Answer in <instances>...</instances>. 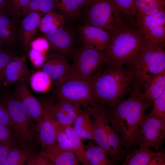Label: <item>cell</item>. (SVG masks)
<instances>
[{
  "instance_id": "6da1fadb",
  "label": "cell",
  "mask_w": 165,
  "mask_h": 165,
  "mask_svg": "<svg viewBox=\"0 0 165 165\" xmlns=\"http://www.w3.org/2000/svg\"><path fill=\"white\" fill-rule=\"evenodd\" d=\"M130 93L108 112L112 127L119 135L126 154L139 145L140 122L152 104L144 98L140 91L133 89Z\"/></svg>"
},
{
  "instance_id": "7a4b0ae2",
  "label": "cell",
  "mask_w": 165,
  "mask_h": 165,
  "mask_svg": "<svg viewBox=\"0 0 165 165\" xmlns=\"http://www.w3.org/2000/svg\"><path fill=\"white\" fill-rule=\"evenodd\" d=\"M102 68L94 78V108H104L106 105L111 108L130 93L134 80L131 72L123 66L106 64L103 71Z\"/></svg>"
},
{
  "instance_id": "3957f363",
  "label": "cell",
  "mask_w": 165,
  "mask_h": 165,
  "mask_svg": "<svg viewBox=\"0 0 165 165\" xmlns=\"http://www.w3.org/2000/svg\"><path fill=\"white\" fill-rule=\"evenodd\" d=\"M146 41L135 24L129 25L125 24L118 33L112 35L110 45L105 52L106 64L127 65L140 52Z\"/></svg>"
},
{
  "instance_id": "277c9868",
  "label": "cell",
  "mask_w": 165,
  "mask_h": 165,
  "mask_svg": "<svg viewBox=\"0 0 165 165\" xmlns=\"http://www.w3.org/2000/svg\"><path fill=\"white\" fill-rule=\"evenodd\" d=\"M165 44L146 41L140 52L127 65L133 75L134 89L141 91L148 79L165 70Z\"/></svg>"
},
{
  "instance_id": "5b68a950",
  "label": "cell",
  "mask_w": 165,
  "mask_h": 165,
  "mask_svg": "<svg viewBox=\"0 0 165 165\" xmlns=\"http://www.w3.org/2000/svg\"><path fill=\"white\" fill-rule=\"evenodd\" d=\"M85 24L101 28L112 35L125 23V16L111 0H92L86 11Z\"/></svg>"
},
{
  "instance_id": "8992f818",
  "label": "cell",
  "mask_w": 165,
  "mask_h": 165,
  "mask_svg": "<svg viewBox=\"0 0 165 165\" xmlns=\"http://www.w3.org/2000/svg\"><path fill=\"white\" fill-rule=\"evenodd\" d=\"M106 64L105 52L84 45L75 53L70 78L93 79Z\"/></svg>"
},
{
  "instance_id": "52a82bcc",
  "label": "cell",
  "mask_w": 165,
  "mask_h": 165,
  "mask_svg": "<svg viewBox=\"0 0 165 165\" xmlns=\"http://www.w3.org/2000/svg\"><path fill=\"white\" fill-rule=\"evenodd\" d=\"M57 83L55 92L59 101L77 104L84 108L94 107V79L70 78Z\"/></svg>"
},
{
  "instance_id": "ba28073f",
  "label": "cell",
  "mask_w": 165,
  "mask_h": 165,
  "mask_svg": "<svg viewBox=\"0 0 165 165\" xmlns=\"http://www.w3.org/2000/svg\"><path fill=\"white\" fill-rule=\"evenodd\" d=\"M5 103L13 122V130L16 138L21 143H29L33 134L30 127L31 119L25 108L16 96L7 98Z\"/></svg>"
},
{
  "instance_id": "9c48e42d",
  "label": "cell",
  "mask_w": 165,
  "mask_h": 165,
  "mask_svg": "<svg viewBox=\"0 0 165 165\" xmlns=\"http://www.w3.org/2000/svg\"><path fill=\"white\" fill-rule=\"evenodd\" d=\"M139 148L163 149L165 138V121L144 114L140 122Z\"/></svg>"
},
{
  "instance_id": "30bf717a",
  "label": "cell",
  "mask_w": 165,
  "mask_h": 165,
  "mask_svg": "<svg viewBox=\"0 0 165 165\" xmlns=\"http://www.w3.org/2000/svg\"><path fill=\"white\" fill-rule=\"evenodd\" d=\"M135 17L136 27L145 40L165 43V9Z\"/></svg>"
},
{
  "instance_id": "8fae6325",
  "label": "cell",
  "mask_w": 165,
  "mask_h": 165,
  "mask_svg": "<svg viewBox=\"0 0 165 165\" xmlns=\"http://www.w3.org/2000/svg\"><path fill=\"white\" fill-rule=\"evenodd\" d=\"M78 31L84 45L104 52L108 49L112 35L105 30L85 24L79 26Z\"/></svg>"
},
{
  "instance_id": "7c38bea8",
  "label": "cell",
  "mask_w": 165,
  "mask_h": 165,
  "mask_svg": "<svg viewBox=\"0 0 165 165\" xmlns=\"http://www.w3.org/2000/svg\"><path fill=\"white\" fill-rule=\"evenodd\" d=\"M47 114L65 126H71L82 110L78 104L64 101H59L56 104L42 103Z\"/></svg>"
},
{
  "instance_id": "4fadbf2b",
  "label": "cell",
  "mask_w": 165,
  "mask_h": 165,
  "mask_svg": "<svg viewBox=\"0 0 165 165\" xmlns=\"http://www.w3.org/2000/svg\"><path fill=\"white\" fill-rule=\"evenodd\" d=\"M86 108L94 124V141L106 151L109 157L110 149L108 139L111 127L109 125L108 112L104 108H96L89 106Z\"/></svg>"
},
{
  "instance_id": "5bb4252c",
  "label": "cell",
  "mask_w": 165,
  "mask_h": 165,
  "mask_svg": "<svg viewBox=\"0 0 165 165\" xmlns=\"http://www.w3.org/2000/svg\"><path fill=\"white\" fill-rule=\"evenodd\" d=\"M42 71L57 83L69 79L71 75V66L65 57L58 53L50 55L42 66Z\"/></svg>"
},
{
  "instance_id": "9a60e30c",
  "label": "cell",
  "mask_w": 165,
  "mask_h": 165,
  "mask_svg": "<svg viewBox=\"0 0 165 165\" xmlns=\"http://www.w3.org/2000/svg\"><path fill=\"white\" fill-rule=\"evenodd\" d=\"M20 81L16 89V96L26 109L30 119L40 124L42 117V105L32 95L27 83V80Z\"/></svg>"
},
{
  "instance_id": "2e32d148",
  "label": "cell",
  "mask_w": 165,
  "mask_h": 165,
  "mask_svg": "<svg viewBox=\"0 0 165 165\" xmlns=\"http://www.w3.org/2000/svg\"><path fill=\"white\" fill-rule=\"evenodd\" d=\"M46 36L53 49L65 57L73 52L74 40L73 36L63 27L46 34Z\"/></svg>"
},
{
  "instance_id": "e0dca14e",
  "label": "cell",
  "mask_w": 165,
  "mask_h": 165,
  "mask_svg": "<svg viewBox=\"0 0 165 165\" xmlns=\"http://www.w3.org/2000/svg\"><path fill=\"white\" fill-rule=\"evenodd\" d=\"M29 73L25 56L14 57L6 68L3 84L7 86L18 81L28 79Z\"/></svg>"
},
{
  "instance_id": "ac0fdd59",
  "label": "cell",
  "mask_w": 165,
  "mask_h": 165,
  "mask_svg": "<svg viewBox=\"0 0 165 165\" xmlns=\"http://www.w3.org/2000/svg\"><path fill=\"white\" fill-rule=\"evenodd\" d=\"M20 22L19 36L25 50H27L34 39L41 16L35 12H31L25 16Z\"/></svg>"
},
{
  "instance_id": "d6986e66",
  "label": "cell",
  "mask_w": 165,
  "mask_h": 165,
  "mask_svg": "<svg viewBox=\"0 0 165 165\" xmlns=\"http://www.w3.org/2000/svg\"><path fill=\"white\" fill-rule=\"evenodd\" d=\"M42 120L37 127L38 141L43 150L48 146L56 144L57 141L55 125L42 106Z\"/></svg>"
},
{
  "instance_id": "ffe728a7",
  "label": "cell",
  "mask_w": 165,
  "mask_h": 165,
  "mask_svg": "<svg viewBox=\"0 0 165 165\" xmlns=\"http://www.w3.org/2000/svg\"><path fill=\"white\" fill-rule=\"evenodd\" d=\"M19 38V27L4 12H0V44L2 46L13 44Z\"/></svg>"
},
{
  "instance_id": "44dd1931",
  "label": "cell",
  "mask_w": 165,
  "mask_h": 165,
  "mask_svg": "<svg viewBox=\"0 0 165 165\" xmlns=\"http://www.w3.org/2000/svg\"><path fill=\"white\" fill-rule=\"evenodd\" d=\"M43 150L47 154L52 165H79L73 151L64 149L57 143L45 148Z\"/></svg>"
},
{
  "instance_id": "7402d4cb",
  "label": "cell",
  "mask_w": 165,
  "mask_h": 165,
  "mask_svg": "<svg viewBox=\"0 0 165 165\" xmlns=\"http://www.w3.org/2000/svg\"><path fill=\"white\" fill-rule=\"evenodd\" d=\"M143 86V97L147 101L153 103L165 90V70L150 77Z\"/></svg>"
},
{
  "instance_id": "603a6c76",
  "label": "cell",
  "mask_w": 165,
  "mask_h": 165,
  "mask_svg": "<svg viewBox=\"0 0 165 165\" xmlns=\"http://www.w3.org/2000/svg\"><path fill=\"white\" fill-rule=\"evenodd\" d=\"M84 108L75 119L73 128L82 139L94 140V124L86 107Z\"/></svg>"
},
{
  "instance_id": "cb8c5ba5",
  "label": "cell",
  "mask_w": 165,
  "mask_h": 165,
  "mask_svg": "<svg viewBox=\"0 0 165 165\" xmlns=\"http://www.w3.org/2000/svg\"><path fill=\"white\" fill-rule=\"evenodd\" d=\"M86 156L90 165H112L116 164L110 159L106 151L98 145L90 141L86 147Z\"/></svg>"
},
{
  "instance_id": "d4e9b609",
  "label": "cell",
  "mask_w": 165,
  "mask_h": 165,
  "mask_svg": "<svg viewBox=\"0 0 165 165\" xmlns=\"http://www.w3.org/2000/svg\"><path fill=\"white\" fill-rule=\"evenodd\" d=\"M155 152L148 147L139 148L126 154L123 165H148Z\"/></svg>"
},
{
  "instance_id": "484cf974",
  "label": "cell",
  "mask_w": 165,
  "mask_h": 165,
  "mask_svg": "<svg viewBox=\"0 0 165 165\" xmlns=\"http://www.w3.org/2000/svg\"><path fill=\"white\" fill-rule=\"evenodd\" d=\"M165 0H134V17L157 13L165 9Z\"/></svg>"
},
{
  "instance_id": "4316f807",
  "label": "cell",
  "mask_w": 165,
  "mask_h": 165,
  "mask_svg": "<svg viewBox=\"0 0 165 165\" xmlns=\"http://www.w3.org/2000/svg\"><path fill=\"white\" fill-rule=\"evenodd\" d=\"M67 135L72 144L73 151L75 152L79 163L84 165H90L86 156V147L82 139L74 132L73 127L70 126H65Z\"/></svg>"
},
{
  "instance_id": "83f0119b",
  "label": "cell",
  "mask_w": 165,
  "mask_h": 165,
  "mask_svg": "<svg viewBox=\"0 0 165 165\" xmlns=\"http://www.w3.org/2000/svg\"><path fill=\"white\" fill-rule=\"evenodd\" d=\"M63 22L62 16L54 10L46 13L41 18L38 28L46 34L63 27Z\"/></svg>"
},
{
  "instance_id": "f1b7e54d",
  "label": "cell",
  "mask_w": 165,
  "mask_h": 165,
  "mask_svg": "<svg viewBox=\"0 0 165 165\" xmlns=\"http://www.w3.org/2000/svg\"><path fill=\"white\" fill-rule=\"evenodd\" d=\"M54 0H31L27 6L23 10L22 16L31 12H35L41 16L55 10Z\"/></svg>"
},
{
  "instance_id": "f546056e",
  "label": "cell",
  "mask_w": 165,
  "mask_h": 165,
  "mask_svg": "<svg viewBox=\"0 0 165 165\" xmlns=\"http://www.w3.org/2000/svg\"><path fill=\"white\" fill-rule=\"evenodd\" d=\"M32 155L28 148L21 149L16 147H11L4 165H24Z\"/></svg>"
},
{
  "instance_id": "4dcf8cb0",
  "label": "cell",
  "mask_w": 165,
  "mask_h": 165,
  "mask_svg": "<svg viewBox=\"0 0 165 165\" xmlns=\"http://www.w3.org/2000/svg\"><path fill=\"white\" fill-rule=\"evenodd\" d=\"M31 0H5L4 13L16 22L22 16L23 10Z\"/></svg>"
},
{
  "instance_id": "1f68e13d",
  "label": "cell",
  "mask_w": 165,
  "mask_h": 165,
  "mask_svg": "<svg viewBox=\"0 0 165 165\" xmlns=\"http://www.w3.org/2000/svg\"><path fill=\"white\" fill-rule=\"evenodd\" d=\"M56 9L70 18L78 17L81 9L75 0H54Z\"/></svg>"
},
{
  "instance_id": "d6a6232c",
  "label": "cell",
  "mask_w": 165,
  "mask_h": 165,
  "mask_svg": "<svg viewBox=\"0 0 165 165\" xmlns=\"http://www.w3.org/2000/svg\"><path fill=\"white\" fill-rule=\"evenodd\" d=\"M31 86L35 91L42 92L46 91L49 87L51 79L42 71L34 73L30 79Z\"/></svg>"
},
{
  "instance_id": "836d02e7",
  "label": "cell",
  "mask_w": 165,
  "mask_h": 165,
  "mask_svg": "<svg viewBox=\"0 0 165 165\" xmlns=\"http://www.w3.org/2000/svg\"><path fill=\"white\" fill-rule=\"evenodd\" d=\"M50 118L56 129V139L58 145L64 149L73 151L70 141L66 134L64 125Z\"/></svg>"
},
{
  "instance_id": "e575fe53",
  "label": "cell",
  "mask_w": 165,
  "mask_h": 165,
  "mask_svg": "<svg viewBox=\"0 0 165 165\" xmlns=\"http://www.w3.org/2000/svg\"><path fill=\"white\" fill-rule=\"evenodd\" d=\"M147 115L165 121V90L153 102Z\"/></svg>"
},
{
  "instance_id": "d590c367",
  "label": "cell",
  "mask_w": 165,
  "mask_h": 165,
  "mask_svg": "<svg viewBox=\"0 0 165 165\" xmlns=\"http://www.w3.org/2000/svg\"><path fill=\"white\" fill-rule=\"evenodd\" d=\"M122 11L126 18H134V0H111Z\"/></svg>"
},
{
  "instance_id": "8d00e7d4",
  "label": "cell",
  "mask_w": 165,
  "mask_h": 165,
  "mask_svg": "<svg viewBox=\"0 0 165 165\" xmlns=\"http://www.w3.org/2000/svg\"><path fill=\"white\" fill-rule=\"evenodd\" d=\"M28 165H52L46 153L44 151L36 155H32L26 163Z\"/></svg>"
},
{
  "instance_id": "74e56055",
  "label": "cell",
  "mask_w": 165,
  "mask_h": 165,
  "mask_svg": "<svg viewBox=\"0 0 165 165\" xmlns=\"http://www.w3.org/2000/svg\"><path fill=\"white\" fill-rule=\"evenodd\" d=\"M14 57L9 52L3 50L0 51V84L3 82L7 64Z\"/></svg>"
},
{
  "instance_id": "f35d334b",
  "label": "cell",
  "mask_w": 165,
  "mask_h": 165,
  "mask_svg": "<svg viewBox=\"0 0 165 165\" xmlns=\"http://www.w3.org/2000/svg\"><path fill=\"white\" fill-rule=\"evenodd\" d=\"M13 139V136L11 130L0 124V145H11Z\"/></svg>"
},
{
  "instance_id": "ab89813d",
  "label": "cell",
  "mask_w": 165,
  "mask_h": 165,
  "mask_svg": "<svg viewBox=\"0 0 165 165\" xmlns=\"http://www.w3.org/2000/svg\"><path fill=\"white\" fill-rule=\"evenodd\" d=\"M29 55L31 61L36 67L42 66L45 61V53L33 49L30 50Z\"/></svg>"
},
{
  "instance_id": "60d3db41",
  "label": "cell",
  "mask_w": 165,
  "mask_h": 165,
  "mask_svg": "<svg viewBox=\"0 0 165 165\" xmlns=\"http://www.w3.org/2000/svg\"><path fill=\"white\" fill-rule=\"evenodd\" d=\"M30 45L31 49L45 53L49 47L50 44L46 38L40 37L34 39Z\"/></svg>"
},
{
  "instance_id": "b9f144b4",
  "label": "cell",
  "mask_w": 165,
  "mask_h": 165,
  "mask_svg": "<svg viewBox=\"0 0 165 165\" xmlns=\"http://www.w3.org/2000/svg\"><path fill=\"white\" fill-rule=\"evenodd\" d=\"M0 124L13 130L12 120L4 104L0 102Z\"/></svg>"
},
{
  "instance_id": "7bdbcfd3",
  "label": "cell",
  "mask_w": 165,
  "mask_h": 165,
  "mask_svg": "<svg viewBox=\"0 0 165 165\" xmlns=\"http://www.w3.org/2000/svg\"><path fill=\"white\" fill-rule=\"evenodd\" d=\"M165 153L158 151L155 152L152 157L148 165H165Z\"/></svg>"
},
{
  "instance_id": "ee69618b",
  "label": "cell",
  "mask_w": 165,
  "mask_h": 165,
  "mask_svg": "<svg viewBox=\"0 0 165 165\" xmlns=\"http://www.w3.org/2000/svg\"><path fill=\"white\" fill-rule=\"evenodd\" d=\"M11 145H0V165H4L8 157Z\"/></svg>"
},
{
  "instance_id": "f6af8a7d",
  "label": "cell",
  "mask_w": 165,
  "mask_h": 165,
  "mask_svg": "<svg viewBox=\"0 0 165 165\" xmlns=\"http://www.w3.org/2000/svg\"><path fill=\"white\" fill-rule=\"evenodd\" d=\"M79 5L81 10L86 11L92 0H75Z\"/></svg>"
},
{
  "instance_id": "bcb514c9",
  "label": "cell",
  "mask_w": 165,
  "mask_h": 165,
  "mask_svg": "<svg viewBox=\"0 0 165 165\" xmlns=\"http://www.w3.org/2000/svg\"><path fill=\"white\" fill-rule=\"evenodd\" d=\"M5 0H0V12H4Z\"/></svg>"
},
{
  "instance_id": "7dc6e473",
  "label": "cell",
  "mask_w": 165,
  "mask_h": 165,
  "mask_svg": "<svg viewBox=\"0 0 165 165\" xmlns=\"http://www.w3.org/2000/svg\"><path fill=\"white\" fill-rule=\"evenodd\" d=\"M2 46H1V44H0V51L1 50H2Z\"/></svg>"
}]
</instances>
